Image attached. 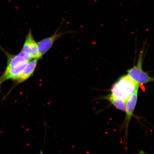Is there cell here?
I'll use <instances>...</instances> for the list:
<instances>
[{
  "label": "cell",
  "instance_id": "cell-6",
  "mask_svg": "<svg viewBox=\"0 0 154 154\" xmlns=\"http://www.w3.org/2000/svg\"><path fill=\"white\" fill-rule=\"evenodd\" d=\"M138 90L134 92V93L128 98L126 101V117L124 123V126L126 129V134H128L129 124L131 119L133 115V113L137 103L138 96Z\"/></svg>",
  "mask_w": 154,
  "mask_h": 154
},
{
  "label": "cell",
  "instance_id": "cell-4",
  "mask_svg": "<svg viewBox=\"0 0 154 154\" xmlns=\"http://www.w3.org/2000/svg\"><path fill=\"white\" fill-rule=\"evenodd\" d=\"M22 51L31 59H39L42 57L40 53L38 42L32 34L31 29L27 34L23 45Z\"/></svg>",
  "mask_w": 154,
  "mask_h": 154
},
{
  "label": "cell",
  "instance_id": "cell-3",
  "mask_svg": "<svg viewBox=\"0 0 154 154\" xmlns=\"http://www.w3.org/2000/svg\"><path fill=\"white\" fill-rule=\"evenodd\" d=\"M143 49L140 52L137 63L136 66L127 71V75L139 86L154 81V78L150 76L142 69Z\"/></svg>",
  "mask_w": 154,
  "mask_h": 154
},
{
  "label": "cell",
  "instance_id": "cell-1",
  "mask_svg": "<svg viewBox=\"0 0 154 154\" xmlns=\"http://www.w3.org/2000/svg\"><path fill=\"white\" fill-rule=\"evenodd\" d=\"M0 50L7 57V64L5 70L0 76V88L2 84L8 80L14 82L31 60L21 51L16 55H13L6 51L0 45Z\"/></svg>",
  "mask_w": 154,
  "mask_h": 154
},
{
  "label": "cell",
  "instance_id": "cell-9",
  "mask_svg": "<svg viewBox=\"0 0 154 154\" xmlns=\"http://www.w3.org/2000/svg\"><path fill=\"white\" fill-rule=\"evenodd\" d=\"M40 154H43V151L42 150H40Z\"/></svg>",
  "mask_w": 154,
  "mask_h": 154
},
{
  "label": "cell",
  "instance_id": "cell-5",
  "mask_svg": "<svg viewBox=\"0 0 154 154\" xmlns=\"http://www.w3.org/2000/svg\"><path fill=\"white\" fill-rule=\"evenodd\" d=\"M62 23H61L59 27L57 29L52 35L49 37L44 38L38 42L40 53L42 57L49 51L57 40L62 37L65 34L72 33L73 31H71L65 32L62 31L59 32L60 28Z\"/></svg>",
  "mask_w": 154,
  "mask_h": 154
},
{
  "label": "cell",
  "instance_id": "cell-7",
  "mask_svg": "<svg viewBox=\"0 0 154 154\" xmlns=\"http://www.w3.org/2000/svg\"><path fill=\"white\" fill-rule=\"evenodd\" d=\"M38 60V59L30 60L27 66L15 82L16 85L26 81L33 75L37 66Z\"/></svg>",
  "mask_w": 154,
  "mask_h": 154
},
{
  "label": "cell",
  "instance_id": "cell-2",
  "mask_svg": "<svg viewBox=\"0 0 154 154\" xmlns=\"http://www.w3.org/2000/svg\"><path fill=\"white\" fill-rule=\"evenodd\" d=\"M140 86L128 75L120 77L113 85L111 95L126 101L139 89Z\"/></svg>",
  "mask_w": 154,
  "mask_h": 154
},
{
  "label": "cell",
  "instance_id": "cell-8",
  "mask_svg": "<svg viewBox=\"0 0 154 154\" xmlns=\"http://www.w3.org/2000/svg\"><path fill=\"white\" fill-rule=\"evenodd\" d=\"M105 99L110 102L117 109L123 112L126 111V101L124 100L115 97L111 94L106 96Z\"/></svg>",
  "mask_w": 154,
  "mask_h": 154
}]
</instances>
